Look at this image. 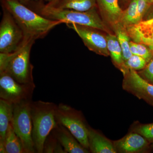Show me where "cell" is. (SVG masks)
Returning a JSON list of instances; mask_svg holds the SVG:
<instances>
[{
	"instance_id": "22",
	"label": "cell",
	"mask_w": 153,
	"mask_h": 153,
	"mask_svg": "<svg viewBox=\"0 0 153 153\" xmlns=\"http://www.w3.org/2000/svg\"><path fill=\"white\" fill-rule=\"evenodd\" d=\"M130 131L140 134L151 144L153 143V123L142 124L135 122L132 125Z\"/></svg>"
},
{
	"instance_id": "24",
	"label": "cell",
	"mask_w": 153,
	"mask_h": 153,
	"mask_svg": "<svg viewBox=\"0 0 153 153\" xmlns=\"http://www.w3.org/2000/svg\"><path fill=\"white\" fill-rule=\"evenodd\" d=\"M129 44L131 52L132 55L140 56L146 59L148 62L151 60L152 54L145 45L131 41Z\"/></svg>"
},
{
	"instance_id": "27",
	"label": "cell",
	"mask_w": 153,
	"mask_h": 153,
	"mask_svg": "<svg viewBox=\"0 0 153 153\" xmlns=\"http://www.w3.org/2000/svg\"><path fill=\"white\" fill-rule=\"evenodd\" d=\"M137 3L138 20L140 23V22H141L142 19L146 12L152 4L149 2L148 0H137Z\"/></svg>"
},
{
	"instance_id": "18",
	"label": "cell",
	"mask_w": 153,
	"mask_h": 153,
	"mask_svg": "<svg viewBox=\"0 0 153 153\" xmlns=\"http://www.w3.org/2000/svg\"><path fill=\"white\" fill-rule=\"evenodd\" d=\"M122 50L124 62L132 55L130 48V37L126 27L120 22L112 26Z\"/></svg>"
},
{
	"instance_id": "5",
	"label": "cell",
	"mask_w": 153,
	"mask_h": 153,
	"mask_svg": "<svg viewBox=\"0 0 153 153\" xmlns=\"http://www.w3.org/2000/svg\"><path fill=\"white\" fill-rule=\"evenodd\" d=\"M32 99L28 100L14 104L12 126L14 131L22 141L26 153H36L32 138Z\"/></svg>"
},
{
	"instance_id": "8",
	"label": "cell",
	"mask_w": 153,
	"mask_h": 153,
	"mask_svg": "<svg viewBox=\"0 0 153 153\" xmlns=\"http://www.w3.org/2000/svg\"><path fill=\"white\" fill-rule=\"evenodd\" d=\"M36 86L34 82L22 83L5 73H0V99L16 104L32 100Z\"/></svg>"
},
{
	"instance_id": "14",
	"label": "cell",
	"mask_w": 153,
	"mask_h": 153,
	"mask_svg": "<svg viewBox=\"0 0 153 153\" xmlns=\"http://www.w3.org/2000/svg\"><path fill=\"white\" fill-rule=\"evenodd\" d=\"M97 7L102 16L111 26L120 22L123 11L118 0H96Z\"/></svg>"
},
{
	"instance_id": "7",
	"label": "cell",
	"mask_w": 153,
	"mask_h": 153,
	"mask_svg": "<svg viewBox=\"0 0 153 153\" xmlns=\"http://www.w3.org/2000/svg\"><path fill=\"white\" fill-rule=\"evenodd\" d=\"M2 10L0 24V53H12L24 43L25 33L12 15L5 10Z\"/></svg>"
},
{
	"instance_id": "32",
	"label": "cell",
	"mask_w": 153,
	"mask_h": 153,
	"mask_svg": "<svg viewBox=\"0 0 153 153\" xmlns=\"http://www.w3.org/2000/svg\"><path fill=\"white\" fill-rule=\"evenodd\" d=\"M123 1H124V2L129 1V3H130V2L131 1V0H123Z\"/></svg>"
},
{
	"instance_id": "6",
	"label": "cell",
	"mask_w": 153,
	"mask_h": 153,
	"mask_svg": "<svg viewBox=\"0 0 153 153\" xmlns=\"http://www.w3.org/2000/svg\"><path fill=\"white\" fill-rule=\"evenodd\" d=\"M56 119L57 123L66 128L82 146L89 151L88 138V126L80 111L68 105L59 103L56 108Z\"/></svg>"
},
{
	"instance_id": "28",
	"label": "cell",
	"mask_w": 153,
	"mask_h": 153,
	"mask_svg": "<svg viewBox=\"0 0 153 153\" xmlns=\"http://www.w3.org/2000/svg\"><path fill=\"white\" fill-rule=\"evenodd\" d=\"M21 3L27 6L32 3L37 2L41 0H19Z\"/></svg>"
},
{
	"instance_id": "16",
	"label": "cell",
	"mask_w": 153,
	"mask_h": 153,
	"mask_svg": "<svg viewBox=\"0 0 153 153\" xmlns=\"http://www.w3.org/2000/svg\"><path fill=\"white\" fill-rule=\"evenodd\" d=\"M13 108V104L0 99V142L4 141L12 125Z\"/></svg>"
},
{
	"instance_id": "21",
	"label": "cell",
	"mask_w": 153,
	"mask_h": 153,
	"mask_svg": "<svg viewBox=\"0 0 153 153\" xmlns=\"http://www.w3.org/2000/svg\"><path fill=\"white\" fill-rule=\"evenodd\" d=\"M129 36L135 42L146 45L153 51V33L143 34L134 26L126 27Z\"/></svg>"
},
{
	"instance_id": "23",
	"label": "cell",
	"mask_w": 153,
	"mask_h": 153,
	"mask_svg": "<svg viewBox=\"0 0 153 153\" xmlns=\"http://www.w3.org/2000/svg\"><path fill=\"white\" fill-rule=\"evenodd\" d=\"M43 153H66L62 146L52 132L45 140Z\"/></svg>"
},
{
	"instance_id": "26",
	"label": "cell",
	"mask_w": 153,
	"mask_h": 153,
	"mask_svg": "<svg viewBox=\"0 0 153 153\" xmlns=\"http://www.w3.org/2000/svg\"><path fill=\"white\" fill-rule=\"evenodd\" d=\"M137 72L145 80L153 85V58H151L143 69Z\"/></svg>"
},
{
	"instance_id": "29",
	"label": "cell",
	"mask_w": 153,
	"mask_h": 153,
	"mask_svg": "<svg viewBox=\"0 0 153 153\" xmlns=\"http://www.w3.org/2000/svg\"><path fill=\"white\" fill-rule=\"evenodd\" d=\"M59 0H52V1L49 3H47V4L50 6H54V5Z\"/></svg>"
},
{
	"instance_id": "11",
	"label": "cell",
	"mask_w": 153,
	"mask_h": 153,
	"mask_svg": "<svg viewBox=\"0 0 153 153\" xmlns=\"http://www.w3.org/2000/svg\"><path fill=\"white\" fill-rule=\"evenodd\" d=\"M113 143L117 153H148L153 150L151 143L140 134L134 132L129 131Z\"/></svg>"
},
{
	"instance_id": "19",
	"label": "cell",
	"mask_w": 153,
	"mask_h": 153,
	"mask_svg": "<svg viewBox=\"0 0 153 153\" xmlns=\"http://www.w3.org/2000/svg\"><path fill=\"white\" fill-rule=\"evenodd\" d=\"M54 7L78 11H86L97 7L96 0H59Z\"/></svg>"
},
{
	"instance_id": "20",
	"label": "cell",
	"mask_w": 153,
	"mask_h": 153,
	"mask_svg": "<svg viewBox=\"0 0 153 153\" xmlns=\"http://www.w3.org/2000/svg\"><path fill=\"white\" fill-rule=\"evenodd\" d=\"M137 0H131L128 7L123 11L120 23L126 27L137 25L138 20Z\"/></svg>"
},
{
	"instance_id": "12",
	"label": "cell",
	"mask_w": 153,
	"mask_h": 153,
	"mask_svg": "<svg viewBox=\"0 0 153 153\" xmlns=\"http://www.w3.org/2000/svg\"><path fill=\"white\" fill-rule=\"evenodd\" d=\"M52 132L58 140L66 153H88L89 150L81 145L66 128L61 125L56 126Z\"/></svg>"
},
{
	"instance_id": "3",
	"label": "cell",
	"mask_w": 153,
	"mask_h": 153,
	"mask_svg": "<svg viewBox=\"0 0 153 153\" xmlns=\"http://www.w3.org/2000/svg\"><path fill=\"white\" fill-rule=\"evenodd\" d=\"M36 40L25 37L18 50L10 53H0V73H5L22 83L34 82L33 66L30 62V52Z\"/></svg>"
},
{
	"instance_id": "15",
	"label": "cell",
	"mask_w": 153,
	"mask_h": 153,
	"mask_svg": "<svg viewBox=\"0 0 153 153\" xmlns=\"http://www.w3.org/2000/svg\"><path fill=\"white\" fill-rule=\"evenodd\" d=\"M1 153H26L20 138L10 126L3 142H0Z\"/></svg>"
},
{
	"instance_id": "13",
	"label": "cell",
	"mask_w": 153,
	"mask_h": 153,
	"mask_svg": "<svg viewBox=\"0 0 153 153\" xmlns=\"http://www.w3.org/2000/svg\"><path fill=\"white\" fill-rule=\"evenodd\" d=\"M89 150L93 153H117L113 142L107 138L98 131L88 126Z\"/></svg>"
},
{
	"instance_id": "30",
	"label": "cell",
	"mask_w": 153,
	"mask_h": 153,
	"mask_svg": "<svg viewBox=\"0 0 153 153\" xmlns=\"http://www.w3.org/2000/svg\"><path fill=\"white\" fill-rule=\"evenodd\" d=\"M42 1H43L44 2H47V3H49V2H50L52 1V0H42Z\"/></svg>"
},
{
	"instance_id": "1",
	"label": "cell",
	"mask_w": 153,
	"mask_h": 153,
	"mask_svg": "<svg viewBox=\"0 0 153 153\" xmlns=\"http://www.w3.org/2000/svg\"><path fill=\"white\" fill-rule=\"evenodd\" d=\"M2 9L12 15L25 33V37L43 38L55 27L63 24L60 21L42 16L19 0H0Z\"/></svg>"
},
{
	"instance_id": "4",
	"label": "cell",
	"mask_w": 153,
	"mask_h": 153,
	"mask_svg": "<svg viewBox=\"0 0 153 153\" xmlns=\"http://www.w3.org/2000/svg\"><path fill=\"white\" fill-rule=\"evenodd\" d=\"M57 106V105L49 102L32 101V138L36 153H43L47 137L58 124L56 119Z\"/></svg>"
},
{
	"instance_id": "17",
	"label": "cell",
	"mask_w": 153,
	"mask_h": 153,
	"mask_svg": "<svg viewBox=\"0 0 153 153\" xmlns=\"http://www.w3.org/2000/svg\"><path fill=\"white\" fill-rule=\"evenodd\" d=\"M106 38L108 49L113 61L123 74L128 69L125 65L122 50L117 38L116 35L110 33H108Z\"/></svg>"
},
{
	"instance_id": "33",
	"label": "cell",
	"mask_w": 153,
	"mask_h": 153,
	"mask_svg": "<svg viewBox=\"0 0 153 153\" xmlns=\"http://www.w3.org/2000/svg\"><path fill=\"white\" fill-rule=\"evenodd\" d=\"M152 144V147L153 148V143Z\"/></svg>"
},
{
	"instance_id": "31",
	"label": "cell",
	"mask_w": 153,
	"mask_h": 153,
	"mask_svg": "<svg viewBox=\"0 0 153 153\" xmlns=\"http://www.w3.org/2000/svg\"><path fill=\"white\" fill-rule=\"evenodd\" d=\"M149 1V2L151 4H153V0H148Z\"/></svg>"
},
{
	"instance_id": "9",
	"label": "cell",
	"mask_w": 153,
	"mask_h": 153,
	"mask_svg": "<svg viewBox=\"0 0 153 153\" xmlns=\"http://www.w3.org/2000/svg\"><path fill=\"white\" fill-rule=\"evenodd\" d=\"M124 90L153 106V85L145 80L137 71L128 69L123 73Z\"/></svg>"
},
{
	"instance_id": "2",
	"label": "cell",
	"mask_w": 153,
	"mask_h": 153,
	"mask_svg": "<svg viewBox=\"0 0 153 153\" xmlns=\"http://www.w3.org/2000/svg\"><path fill=\"white\" fill-rule=\"evenodd\" d=\"M30 8L42 16L66 25L76 24L95 28L109 33V30L97 12V7L86 11L61 9L45 4L43 1L34 3Z\"/></svg>"
},
{
	"instance_id": "25",
	"label": "cell",
	"mask_w": 153,
	"mask_h": 153,
	"mask_svg": "<svg viewBox=\"0 0 153 153\" xmlns=\"http://www.w3.org/2000/svg\"><path fill=\"white\" fill-rule=\"evenodd\" d=\"M148 62L146 59L138 55H132L125 62V65L127 69L135 71H140L145 68Z\"/></svg>"
},
{
	"instance_id": "10",
	"label": "cell",
	"mask_w": 153,
	"mask_h": 153,
	"mask_svg": "<svg viewBox=\"0 0 153 153\" xmlns=\"http://www.w3.org/2000/svg\"><path fill=\"white\" fill-rule=\"evenodd\" d=\"M66 25L77 33L85 46L90 51L105 57L109 56L106 37L100 32V30L76 24Z\"/></svg>"
}]
</instances>
